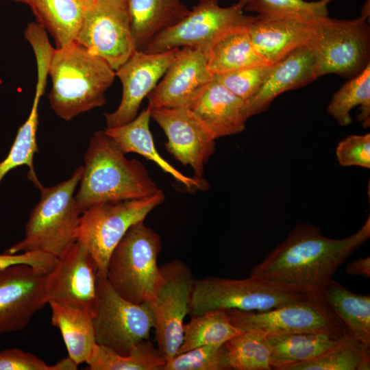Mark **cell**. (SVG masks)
<instances>
[{"mask_svg":"<svg viewBox=\"0 0 370 370\" xmlns=\"http://www.w3.org/2000/svg\"><path fill=\"white\" fill-rule=\"evenodd\" d=\"M150 108L147 106L129 123L113 128H106L105 131L125 154L136 153L154 162L162 171L189 190H206L208 187L207 182H201L183 174L160 155L150 132Z\"/></svg>","mask_w":370,"mask_h":370,"instance_id":"cell-22","label":"cell"},{"mask_svg":"<svg viewBox=\"0 0 370 370\" xmlns=\"http://www.w3.org/2000/svg\"><path fill=\"white\" fill-rule=\"evenodd\" d=\"M370 345L349 331L332 347L320 356L293 365L284 370H369Z\"/></svg>","mask_w":370,"mask_h":370,"instance_id":"cell-31","label":"cell"},{"mask_svg":"<svg viewBox=\"0 0 370 370\" xmlns=\"http://www.w3.org/2000/svg\"><path fill=\"white\" fill-rule=\"evenodd\" d=\"M57 257L42 251H26L14 254H0V271L16 264H26L47 274L57 262Z\"/></svg>","mask_w":370,"mask_h":370,"instance_id":"cell-40","label":"cell"},{"mask_svg":"<svg viewBox=\"0 0 370 370\" xmlns=\"http://www.w3.org/2000/svg\"><path fill=\"white\" fill-rule=\"evenodd\" d=\"M120 1H123V2H124V3H127V1H128V0H120Z\"/></svg>","mask_w":370,"mask_h":370,"instance_id":"cell-44","label":"cell"},{"mask_svg":"<svg viewBox=\"0 0 370 370\" xmlns=\"http://www.w3.org/2000/svg\"><path fill=\"white\" fill-rule=\"evenodd\" d=\"M75 195L79 214L99 203L140 199L162 191L143 163L127 159L105 130L91 137Z\"/></svg>","mask_w":370,"mask_h":370,"instance_id":"cell-2","label":"cell"},{"mask_svg":"<svg viewBox=\"0 0 370 370\" xmlns=\"http://www.w3.org/2000/svg\"><path fill=\"white\" fill-rule=\"evenodd\" d=\"M86 363L90 370H162L166 359L146 339L134 345L127 355L97 343Z\"/></svg>","mask_w":370,"mask_h":370,"instance_id":"cell-30","label":"cell"},{"mask_svg":"<svg viewBox=\"0 0 370 370\" xmlns=\"http://www.w3.org/2000/svg\"><path fill=\"white\" fill-rule=\"evenodd\" d=\"M46 274L26 264L0 271V334L25 328L47 301Z\"/></svg>","mask_w":370,"mask_h":370,"instance_id":"cell-17","label":"cell"},{"mask_svg":"<svg viewBox=\"0 0 370 370\" xmlns=\"http://www.w3.org/2000/svg\"><path fill=\"white\" fill-rule=\"evenodd\" d=\"M48 304L51 324L60 331L68 356L78 365L86 362L97 345L93 317L85 310L56 301Z\"/></svg>","mask_w":370,"mask_h":370,"instance_id":"cell-25","label":"cell"},{"mask_svg":"<svg viewBox=\"0 0 370 370\" xmlns=\"http://www.w3.org/2000/svg\"><path fill=\"white\" fill-rule=\"evenodd\" d=\"M75 42L103 59L116 71L136 50L127 3L95 0L86 8Z\"/></svg>","mask_w":370,"mask_h":370,"instance_id":"cell-13","label":"cell"},{"mask_svg":"<svg viewBox=\"0 0 370 370\" xmlns=\"http://www.w3.org/2000/svg\"><path fill=\"white\" fill-rule=\"evenodd\" d=\"M247 0L221 7L219 0H198L187 16L156 36L143 51L161 53L191 47L208 53L213 43L226 32L247 25L252 16L243 14Z\"/></svg>","mask_w":370,"mask_h":370,"instance_id":"cell-10","label":"cell"},{"mask_svg":"<svg viewBox=\"0 0 370 370\" xmlns=\"http://www.w3.org/2000/svg\"><path fill=\"white\" fill-rule=\"evenodd\" d=\"M245 101L213 79L193 97L187 108L216 138L240 133L245 127Z\"/></svg>","mask_w":370,"mask_h":370,"instance_id":"cell-21","label":"cell"},{"mask_svg":"<svg viewBox=\"0 0 370 370\" xmlns=\"http://www.w3.org/2000/svg\"><path fill=\"white\" fill-rule=\"evenodd\" d=\"M49 75L51 108L66 121L103 106L105 93L116 77L115 71L103 59L76 42L54 49Z\"/></svg>","mask_w":370,"mask_h":370,"instance_id":"cell-3","label":"cell"},{"mask_svg":"<svg viewBox=\"0 0 370 370\" xmlns=\"http://www.w3.org/2000/svg\"><path fill=\"white\" fill-rule=\"evenodd\" d=\"M345 272L347 275L370 277V258H359L347 264Z\"/></svg>","mask_w":370,"mask_h":370,"instance_id":"cell-41","label":"cell"},{"mask_svg":"<svg viewBox=\"0 0 370 370\" xmlns=\"http://www.w3.org/2000/svg\"><path fill=\"white\" fill-rule=\"evenodd\" d=\"M311 19L252 16L247 28L256 51L272 65L306 44Z\"/></svg>","mask_w":370,"mask_h":370,"instance_id":"cell-20","label":"cell"},{"mask_svg":"<svg viewBox=\"0 0 370 370\" xmlns=\"http://www.w3.org/2000/svg\"><path fill=\"white\" fill-rule=\"evenodd\" d=\"M318 77L317 62L313 51L307 44L298 47L273 64L258 92L245 101V117L248 119L265 111L279 95L306 85Z\"/></svg>","mask_w":370,"mask_h":370,"instance_id":"cell-19","label":"cell"},{"mask_svg":"<svg viewBox=\"0 0 370 370\" xmlns=\"http://www.w3.org/2000/svg\"><path fill=\"white\" fill-rule=\"evenodd\" d=\"M349 330L288 334L265 337L272 369L312 360L335 345Z\"/></svg>","mask_w":370,"mask_h":370,"instance_id":"cell-24","label":"cell"},{"mask_svg":"<svg viewBox=\"0 0 370 370\" xmlns=\"http://www.w3.org/2000/svg\"><path fill=\"white\" fill-rule=\"evenodd\" d=\"M53 38L57 48L75 42L86 8L79 0H23Z\"/></svg>","mask_w":370,"mask_h":370,"instance_id":"cell-26","label":"cell"},{"mask_svg":"<svg viewBox=\"0 0 370 370\" xmlns=\"http://www.w3.org/2000/svg\"><path fill=\"white\" fill-rule=\"evenodd\" d=\"M98 268L87 249L75 241L60 256L46 274L45 293L47 304L56 301L77 308L94 317L97 306Z\"/></svg>","mask_w":370,"mask_h":370,"instance_id":"cell-14","label":"cell"},{"mask_svg":"<svg viewBox=\"0 0 370 370\" xmlns=\"http://www.w3.org/2000/svg\"><path fill=\"white\" fill-rule=\"evenodd\" d=\"M322 297L341 319L348 330L370 345V297L356 294L332 280Z\"/></svg>","mask_w":370,"mask_h":370,"instance_id":"cell-28","label":"cell"},{"mask_svg":"<svg viewBox=\"0 0 370 370\" xmlns=\"http://www.w3.org/2000/svg\"><path fill=\"white\" fill-rule=\"evenodd\" d=\"M223 345L200 346L176 354L162 370H227Z\"/></svg>","mask_w":370,"mask_h":370,"instance_id":"cell-37","label":"cell"},{"mask_svg":"<svg viewBox=\"0 0 370 370\" xmlns=\"http://www.w3.org/2000/svg\"><path fill=\"white\" fill-rule=\"evenodd\" d=\"M273 67V64H257L214 75L213 77L235 95L246 101L258 92Z\"/></svg>","mask_w":370,"mask_h":370,"instance_id":"cell-36","label":"cell"},{"mask_svg":"<svg viewBox=\"0 0 370 370\" xmlns=\"http://www.w3.org/2000/svg\"><path fill=\"white\" fill-rule=\"evenodd\" d=\"M161 279L145 301L154 320L157 348L166 361L175 356L183 338L195 278L183 261L173 260L160 267Z\"/></svg>","mask_w":370,"mask_h":370,"instance_id":"cell-9","label":"cell"},{"mask_svg":"<svg viewBox=\"0 0 370 370\" xmlns=\"http://www.w3.org/2000/svg\"><path fill=\"white\" fill-rule=\"evenodd\" d=\"M83 171L81 166L66 180L39 188L40 197L25 225V237L5 253L38 251L58 258L76 241L80 214L74 193Z\"/></svg>","mask_w":370,"mask_h":370,"instance_id":"cell-4","label":"cell"},{"mask_svg":"<svg viewBox=\"0 0 370 370\" xmlns=\"http://www.w3.org/2000/svg\"><path fill=\"white\" fill-rule=\"evenodd\" d=\"M84 6L86 8L90 6L95 0H79Z\"/></svg>","mask_w":370,"mask_h":370,"instance_id":"cell-43","label":"cell"},{"mask_svg":"<svg viewBox=\"0 0 370 370\" xmlns=\"http://www.w3.org/2000/svg\"><path fill=\"white\" fill-rule=\"evenodd\" d=\"M309 297L298 288L256 277H206L195 279L188 314L214 310H267Z\"/></svg>","mask_w":370,"mask_h":370,"instance_id":"cell-6","label":"cell"},{"mask_svg":"<svg viewBox=\"0 0 370 370\" xmlns=\"http://www.w3.org/2000/svg\"><path fill=\"white\" fill-rule=\"evenodd\" d=\"M326 0H247L244 12H256L267 17H293L312 18L328 16Z\"/></svg>","mask_w":370,"mask_h":370,"instance_id":"cell-35","label":"cell"},{"mask_svg":"<svg viewBox=\"0 0 370 370\" xmlns=\"http://www.w3.org/2000/svg\"><path fill=\"white\" fill-rule=\"evenodd\" d=\"M11 1H18V2H23V0H11Z\"/></svg>","mask_w":370,"mask_h":370,"instance_id":"cell-45","label":"cell"},{"mask_svg":"<svg viewBox=\"0 0 370 370\" xmlns=\"http://www.w3.org/2000/svg\"><path fill=\"white\" fill-rule=\"evenodd\" d=\"M370 237V217L356 233L334 239L310 223L297 225L254 266L249 276L294 286L321 297L337 269Z\"/></svg>","mask_w":370,"mask_h":370,"instance_id":"cell-1","label":"cell"},{"mask_svg":"<svg viewBox=\"0 0 370 370\" xmlns=\"http://www.w3.org/2000/svg\"><path fill=\"white\" fill-rule=\"evenodd\" d=\"M45 86L36 84V92L29 114L18 128L14 141L6 158L0 162V182L11 170L26 165L27 177L38 189L42 186L34 166V155L38 152L36 133L38 125V103Z\"/></svg>","mask_w":370,"mask_h":370,"instance_id":"cell-29","label":"cell"},{"mask_svg":"<svg viewBox=\"0 0 370 370\" xmlns=\"http://www.w3.org/2000/svg\"><path fill=\"white\" fill-rule=\"evenodd\" d=\"M180 49L161 53L135 50L115 71L122 84V97L114 112L103 114L106 128L126 124L138 115L143 100L156 86Z\"/></svg>","mask_w":370,"mask_h":370,"instance_id":"cell-16","label":"cell"},{"mask_svg":"<svg viewBox=\"0 0 370 370\" xmlns=\"http://www.w3.org/2000/svg\"><path fill=\"white\" fill-rule=\"evenodd\" d=\"M160 249V236L144 221L131 226L108 260L106 278L114 291L133 303L149 299L161 279Z\"/></svg>","mask_w":370,"mask_h":370,"instance_id":"cell-7","label":"cell"},{"mask_svg":"<svg viewBox=\"0 0 370 370\" xmlns=\"http://www.w3.org/2000/svg\"><path fill=\"white\" fill-rule=\"evenodd\" d=\"M150 115L166 134L168 152L190 165L195 180L206 182L204 165L214 152L217 139L212 132L186 107L150 108Z\"/></svg>","mask_w":370,"mask_h":370,"instance_id":"cell-15","label":"cell"},{"mask_svg":"<svg viewBox=\"0 0 370 370\" xmlns=\"http://www.w3.org/2000/svg\"><path fill=\"white\" fill-rule=\"evenodd\" d=\"M360 106L358 120L365 127L370 125V64L362 73L351 78L333 95L328 112L341 126L351 124V110Z\"/></svg>","mask_w":370,"mask_h":370,"instance_id":"cell-33","label":"cell"},{"mask_svg":"<svg viewBox=\"0 0 370 370\" xmlns=\"http://www.w3.org/2000/svg\"><path fill=\"white\" fill-rule=\"evenodd\" d=\"M338 163L343 166H358L370 169V134L350 135L336 148Z\"/></svg>","mask_w":370,"mask_h":370,"instance_id":"cell-38","label":"cell"},{"mask_svg":"<svg viewBox=\"0 0 370 370\" xmlns=\"http://www.w3.org/2000/svg\"><path fill=\"white\" fill-rule=\"evenodd\" d=\"M164 199L162 191L140 199L99 203L80 214L76 241L89 251L99 273L106 275L110 256L130 227L144 221Z\"/></svg>","mask_w":370,"mask_h":370,"instance_id":"cell-8","label":"cell"},{"mask_svg":"<svg viewBox=\"0 0 370 370\" xmlns=\"http://www.w3.org/2000/svg\"><path fill=\"white\" fill-rule=\"evenodd\" d=\"M225 310L231 322L243 332H251L264 337L348 330L323 297H309L267 310Z\"/></svg>","mask_w":370,"mask_h":370,"instance_id":"cell-12","label":"cell"},{"mask_svg":"<svg viewBox=\"0 0 370 370\" xmlns=\"http://www.w3.org/2000/svg\"><path fill=\"white\" fill-rule=\"evenodd\" d=\"M243 332L231 322L225 310L192 316L190 321L184 325L182 343L177 354L200 346L221 345Z\"/></svg>","mask_w":370,"mask_h":370,"instance_id":"cell-32","label":"cell"},{"mask_svg":"<svg viewBox=\"0 0 370 370\" xmlns=\"http://www.w3.org/2000/svg\"><path fill=\"white\" fill-rule=\"evenodd\" d=\"M56 370H75L78 365L69 356L62 359L54 364Z\"/></svg>","mask_w":370,"mask_h":370,"instance_id":"cell-42","label":"cell"},{"mask_svg":"<svg viewBox=\"0 0 370 370\" xmlns=\"http://www.w3.org/2000/svg\"><path fill=\"white\" fill-rule=\"evenodd\" d=\"M0 370H56V367L32 353L12 348L0 352Z\"/></svg>","mask_w":370,"mask_h":370,"instance_id":"cell-39","label":"cell"},{"mask_svg":"<svg viewBox=\"0 0 370 370\" xmlns=\"http://www.w3.org/2000/svg\"><path fill=\"white\" fill-rule=\"evenodd\" d=\"M127 9L136 51H144L156 36L178 23L190 12L180 0H128Z\"/></svg>","mask_w":370,"mask_h":370,"instance_id":"cell-23","label":"cell"},{"mask_svg":"<svg viewBox=\"0 0 370 370\" xmlns=\"http://www.w3.org/2000/svg\"><path fill=\"white\" fill-rule=\"evenodd\" d=\"M228 369L271 370V350L265 337L243 332L223 345Z\"/></svg>","mask_w":370,"mask_h":370,"instance_id":"cell-34","label":"cell"},{"mask_svg":"<svg viewBox=\"0 0 370 370\" xmlns=\"http://www.w3.org/2000/svg\"><path fill=\"white\" fill-rule=\"evenodd\" d=\"M328 3H330V1H333V0H326Z\"/></svg>","mask_w":370,"mask_h":370,"instance_id":"cell-46","label":"cell"},{"mask_svg":"<svg viewBox=\"0 0 370 370\" xmlns=\"http://www.w3.org/2000/svg\"><path fill=\"white\" fill-rule=\"evenodd\" d=\"M212 79L208 66L207 53L198 48L182 47L147 95L148 107L187 108L193 97Z\"/></svg>","mask_w":370,"mask_h":370,"instance_id":"cell-18","label":"cell"},{"mask_svg":"<svg viewBox=\"0 0 370 370\" xmlns=\"http://www.w3.org/2000/svg\"><path fill=\"white\" fill-rule=\"evenodd\" d=\"M369 16L367 2L358 18L321 16L311 19L306 44L316 56L319 77L334 73L351 79L370 64Z\"/></svg>","mask_w":370,"mask_h":370,"instance_id":"cell-5","label":"cell"},{"mask_svg":"<svg viewBox=\"0 0 370 370\" xmlns=\"http://www.w3.org/2000/svg\"><path fill=\"white\" fill-rule=\"evenodd\" d=\"M247 25L226 32L211 46L207 54L208 69L212 75L267 64L251 42Z\"/></svg>","mask_w":370,"mask_h":370,"instance_id":"cell-27","label":"cell"},{"mask_svg":"<svg viewBox=\"0 0 370 370\" xmlns=\"http://www.w3.org/2000/svg\"><path fill=\"white\" fill-rule=\"evenodd\" d=\"M97 288L93 324L97 344L127 355L134 345L149 339L154 320L146 301L136 304L124 299L112 287L106 275L99 271Z\"/></svg>","mask_w":370,"mask_h":370,"instance_id":"cell-11","label":"cell"}]
</instances>
